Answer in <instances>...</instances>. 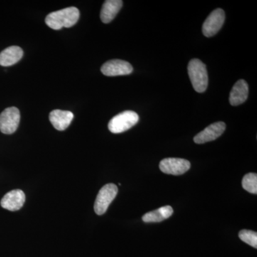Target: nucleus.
<instances>
[{
	"mask_svg": "<svg viewBox=\"0 0 257 257\" xmlns=\"http://www.w3.org/2000/svg\"><path fill=\"white\" fill-rule=\"evenodd\" d=\"M226 130V124L223 121L213 123L203 131L197 134L194 138L196 144H204L214 141L221 136Z\"/></svg>",
	"mask_w": 257,
	"mask_h": 257,
	"instance_id": "1a4fd4ad",
	"label": "nucleus"
},
{
	"mask_svg": "<svg viewBox=\"0 0 257 257\" xmlns=\"http://www.w3.org/2000/svg\"><path fill=\"white\" fill-rule=\"evenodd\" d=\"M118 193V188L114 184H107L99 190L94 202V211L97 215H102L107 210Z\"/></svg>",
	"mask_w": 257,
	"mask_h": 257,
	"instance_id": "20e7f679",
	"label": "nucleus"
},
{
	"mask_svg": "<svg viewBox=\"0 0 257 257\" xmlns=\"http://www.w3.org/2000/svg\"><path fill=\"white\" fill-rule=\"evenodd\" d=\"M188 74L194 90L199 93L205 92L209 82L205 64L198 59H193L188 64Z\"/></svg>",
	"mask_w": 257,
	"mask_h": 257,
	"instance_id": "f03ea898",
	"label": "nucleus"
},
{
	"mask_svg": "<svg viewBox=\"0 0 257 257\" xmlns=\"http://www.w3.org/2000/svg\"><path fill=\"white\" fill-rule=\"evenodd\" d=\"M243 188L251 194H257V175L255 173H248L242 179Z\"/></svg>",
	"mask_w": 257,
	"mask_h": 257,
	"instance_id": "dca6fc26",
	"label": "nucleus"
},
{
	"mask_svg": "<svg viewBox=\"0 0 257 257\" xmlns=\"http://www.w3.org/2000/svg\"><path fill=\"white\" fill-rule=\"evenodd\" d=\"M25 202V194L20 189H15L7 193L1 200L2 207L8 210H20Z\"/></svg>",
	"mask_w": 257,
	"mask_h": 257,
	"instance_id": "9d476101",
	"label": "nucleus"
},
{
	"mask_svg": "<svg viewBox=\"0 0 257 257\" xmlns=\"http://www.w3.org/2000/svg\"><path fill=\"white\" fill-rule=\"evenodd\" d=\"M139 119V115L135 111H124L116 115L109 121L108 128L113 134L124 133L138 124Z\"/></svg>",
	"mask_w": 257,
	"mask_h": 257,
	"instance_id": "7ed1b4c3",
	"label": "nucleus"
},
{
	"mask_svg": "<svg viewBox=\"0 0 257 257\" xmlns=\"http://www.w3.org/2000/svg\"><path fill=\"white\" fill-rule=\"evenodd\" d=\"M188 160L181 158H166L161 161L160 169L167 175H182L190 169Z\"/></svg>",
	"mask_w": 257,
	"mask_h": 257,
	"instance_id": "423d86ee",
	"label": "nucleus"
},
{
	"mask_svg": "<svg viewBox=\"0 0 257 257\" xmlns=\"http://www.w3.org/2000/svg\"><path fill=\"white\" fill-rule=\"evenodd\" d=\"M20 121V112L18 108H7L0 114V131L5 135H12L18 130Z\"/></svg>",
	"mask_w": 257,
	"mask_h": 257,
	"instance_id": "39448f33",
	"label": "nucleus"
},
{
	"mask_svg": "<svg viewBox=\"0 0 257 257\" xmlns=\"http://www.w3.org/2000/svg\"><path fill=\"white\" fill-rule=\"evenodd\" d=\"M101 73L107 77L128 75L133 72L132 64L121 60L108 61L101 67Z\"/></svg>",
	"mask_w": 257,
	"mask_h": 257,
	"instance_id": "6e6552de",
	"label": "nucleus"
},
{
	"mask_svg": "<svg viewBox=\"0 0 257 257\" xmlns=\"http://www.w3.org/2000/svg\"><path fill=\"white\" fill-rule=\"evenodd\" d=\"M24 52L21 47L12 46L5 49L0 53V65L10 67L18 63L23 58Z\"/></svg>",
	"mask_w": 257,
	"mask_h": 257,
	"instance_id": "4468645a",
	"label": "nucleus"
},
{
	"mask_svg": "<svg viewBox=\"0 0 257 257\" xmlns=\"http://www.w3.org/2000/svg\"><path fill=\"white\" fill-rule=\"evenodd\" d=\"M239 239L252 247L257 248V233L250 230L243 229L239 231Z\"/></svg>",
	"mask_w": 257,
	"mask_h": 257,
	"instance_id": "f3484780",
	"label": "nucleus"
},
{
	"mask_svg": "<svg viewBox=\"0 0 257 257\" xmlns=\"http://www.w3.org/2000/svg\"><path fill=\"white\" fill-rule=\"evenodd\" d=\"M174 210L170 206L159 208L155 211H150L143 216L144 222L157 223L168 219L173 214Z\"/></svg>",
	"mask_w": 257,
	"mask_h": 257,
	"instance_id": "2eb2a0df",
	"label": "nucleus"
},
{
	"mask_svg": "<svg viewBox=\"0 0 257 257\" xmlns=\"http://www.w3.org/2000/svg\"><path fill=\"white\" fill-rule=\"evenodd\" d=\"M248 85L243 79L237 81L231 89L229 95V102L232 106H239L247 99Z\"/></svg>",
	"mask_w": 257,
	"mask_h": 257,
	"instance_id": "f8f14e48",
	"label": "nucleus"
},
{
	"mask_svg": "<svg viewBox=\"0 0 257 257\" xmlns=\"http://www.w3.org/2000/svg\"><path fill=\"white\" fill-rule=\"evenodd\" d=\"M79 19V10L70 7L50 13L45 19V23L49 28L59 30L63 28H72L78 22Z\"/></svg>",
	"mask_w": 257,
	"mask_h": 257,
	"instance_id": "f257e3e1",
	"label": "nucleus"
},
{
	"mask_svg": "<svg viewBox=\"0 0 257 257\" xmlns=\"http://www.w3.org/2000/svg\"><path fill=\"white\" fill-rule=\"evenodd\" d=\"M225 20V13L224 10L218 8L206 19L203 24L202 32L204 36L211 37L215 35L220 30L224 25Z\"/></svg>",
	"mask_w": 257,
	"mask_h": 257,
	"instance_id": "0eeeda50",
	"label": "nucleus"
},
{
	"mask_svg": "<svg viewBox=\"0 0 257 257\" xmlns=\"http://www.w3.org/2000/svg\"><path fill=\"white\" fill-rule=\"evenodd\" d=\"M49 118L50 122L56 130L64 131L70 125L73 119L74 114L69 111L55 109L51 111Z\"/></svg>",
	"mask_w": 257,
	"mask_h": 257,
	"instance_id": "9b49d317",
	"label": "nucleus"
},
{
	"mask_svg": "<svg viewBox=\"0 0 257 257\" xmlns=\"http://www.w3.org/2000/svg\"><path fill=\"white\" fill-rule=\"evenodd\" d=\"M123 2L121 0H106L102 5L100 18L103 23H109L112 21L121 10Z\"/></svg>",
	"mask_w": 257,
	"mask_h": 257,
	"instance_id": "ddd939ff",
	"label": "nucleus"
}]
</instances>
